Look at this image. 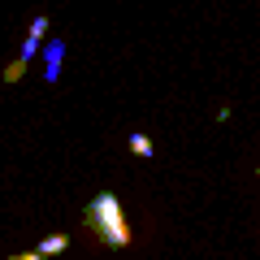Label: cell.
Instances as JSON below:
<instances>
[{
	"label": "cell",
	"instance_id": "6da1fadb",
	"mask_svg": "<svg viewBox=\"0 0 260 260\" xmlns=\"http://www.w3.org/2000/svg\"><path fill=\"white\" fill-rule=\"evenodd\" d=\"M83 225L113 251H121V247L135 243V230H130V221H126V208H121V200L113 191H100L91 204L83 208Z\"/></svg>",
	"mask_w": 260,
	"mask_h": 260
},
{
	"label": "cell",
	"instance_id": "9c48e42d",
	"mask_svg": "<svg viewBox=\"0 0 260 260\" xmlns=\"http://www.w3.org/2000/svg\"><path fill=\"white\" fill-rule=\"evenodd\" d=\"M256 174H260V169H256Z\"/></svg>",
	"mask_w": 260,
	"mask_h": 260
},
{
	"label": "cell",
	"instance_id": "7a4b0ae2",
	"mask_svg": "<svg viewBox=\"0 0 260 260\" xmlns=\"http://www.w3.org/2000/svg\"><path fill=\"white\" fill-rule=\"evenodd\" d=\"M61 61H65V39L56 35V39H48V44H44V78H48V83L61 78Z\"/></svg>",
	"mask_w": 260,
	"mask_h": 260
},
{
	"label": "cell",
	"instance_id": "5b68a950",
	"mask_svg": "<svg viewBox=\"0 0 260 260\" xmlns=\"http://www.w3.org/2000/svg\"><path fill=\"white\" fill-rule=\"evenodd\" d=\"M26 65H30V61H22V56H13V61L5 65V74H0V78H5V83H18V78L26 74Z\"/></svg>",
	"mask_w": 260,
	"mask_h": 260
},
{
	"label": "cell",
	"instance_id": "3957f363",
	"mask_svg": "<svg viewBox=\"0 0 260 260\" xmlns=\"http://www.w3.org/2000/svg\"><path fill=\"white\" fill-rule=\"evenodd\" d=\"M65 247H70L65 234H48V239H39V256H61Z\"/></svg>",
	"mask_w": 260,
	"mask_h": 260
},
{
	"label": "cell",
	"instance_id": "ba28073f",
	"mask_svg": "<svg viewBox=\"0 0 260 260\" xmlns=\"http://www.w3.org/2000/svg\"><path fill=\"white\" fill-rule=\"evenodd\" d=\"M9 260H48V256H39V251H26V256H9Z\"/></svg>",
	"mask_w": 260,
	"mask_h": 260
},
{
	"label": "cell",
	"instance_id": "277c9868",
	"mask_svg": "<svg viewBox=\"0 0 260 260\" xmlns=\"http://www.w3.org/2000/svg\"><path fill=\"white\" fill-rule=\"evenodd\" d=\"M130 152H135V156H143V160H148V156H156V148H152V139H148V135H130Z\"/></svg>",
	"mask_w": 260,
	"mask_h": 260
},
{
	"label": "cell",
	"instance_id": "8992f818",
	"mask_svg": "<svg viewBox=\"0 0 260 260\" xmlns=\"http://www.w3.org/2000/svg\"><path fill=\"white\" fill-rule=\"evenodd\" d=\"M44 35H48V18H35V22H30V39L44 44Z\"/></svg>",
	"mask_w": 260,
	"mask_h": 260
},
{
	"label": "cell",
	"instance_id": "52a82bcc",
	"mask_svg": "<svg viewBox=\"0 0 260 260\" xmlns=\"http://www.w3.org/2000/svg\"><path fill=\"white\" fill-rule=\"evenodd\" d=\"M35 52H39V39H30V35H26V44H22V52H18V56H22V61H30Z\"/></svg>",
	"mask_w": 260,
	"mask_h": 260
}]
</instances>
